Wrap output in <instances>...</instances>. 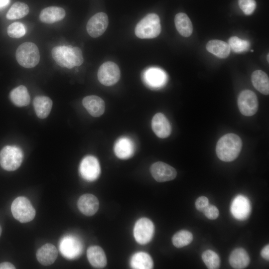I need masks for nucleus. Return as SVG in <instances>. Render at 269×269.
Masks as SVG:
<instances>
[{
  "label": "nucleus",
  "instance_id": "obj_1",
  "mask_svg": "<svg viewBox=\"0 0 269 269\" xmlns=\"http://www.w3.org/2000/svg\"><path fill=\"white\" fill-rule=\"evenodd\" d=\"M242 147L241 138L234 134H227L218 141L216 152L218 157L225 162L235 160L239 155Z\"/></svg>",
  "mask_w": 269,
  "mask_h": 269
},
{
  "label": "nucleus",
  "instance_id": "obj_2",
  "mask_svg": "<svg viewBox=\"0 0 269 269\" xmlns=\"http://www.w3.org/2000/svg\"><path fill=\"white\" fill-rule=\"evenodd\" d=\"M52 56L56 63L62 67L71 69L79 66L83 62L80 48L71 46H57L51 51Z\"/></svg>",
  "mask_w": 269,
  "mask_h": 269
},
{
  "label": "nucleus",
  "instance_id": "obj_3",
  "mask_svg": "<svg viewBox=\"0 0 269 269\" xmlns=\"http://www.w3.org/2000/svg\"><path fill=\"white\" fill-rule=\"evenodd\" d=\"M161 30L159 16L155 13H149L137 23L135 34L139 38H153L159 35Z\"/></svg>",
  "mask_w": 269,
  "mask_h": 269
},
{
  "label": "nucleus",
  "instance_id": "obj_4",
  "mask_svg": "<svg viewBox=\"0 0 269 269\" xmlns=\"http://www.w3.org/2000/svg\"><path fill=\"white\" fill-rule=\"evenodd\" d=\"M16 59L19 65L26 68H31L38 64L40 54L36 44L31 42L20 45L16 51Z\"/></svg>",
  "mask_w": 269,
  "mask_h": 269
},
{
  "label": "nucleus",
  "instance_id": "obj_5",
  "mask_svg": "<svg viewBox=\"0 0 269 269\" xmlns=\"http://www.w3.org/2000/svg\"><path fill=\"white\" fill-rule=\"evenodd\" d=\"M23 157V152L19 147L6 145L0 151V165L5 170L14 171L20 166Z\"/></svg>",
  "mask_w": 269,
  "mask_h": 269
},
{
  "label": "nucleus",
  "instance_id": "obj_6",
  "mask_svg": "<svg viewBox=\"0 0 269 269\" xmlns=\"http://www.w3.org/2000/svg\"><path fill=\"white\" fill-rule=\"evenodd\" d=\"M13 217L21 223L32 221L35 216V210L29 200L23 196L16 198L11 205Z\"/></svg>",
  "mask_w": 269,
  "mask_h": 269
},
{
  "label": "nucleus",
  "instance_id": "obj_7",
  "mask_svg": "<svg viewBox=\"0 0 269 269\" xmlns=\"http://www.w3.org/2000/svg\"><path fill=\"white\" fill-rule=\"evenodd\" d=\"M154 233V226L152 222L147 218H141L135 223L134 228V236L135 241L139 244L144 245L152 239Z\"/></svg>",
  "mask_w": 269,
  "mask_h": 269
},
{
  "label": "nucleus",
  "instance_id": "obj_8",
  "mask_svg": "<svg viewBox=\"0 0 269 269\" xmlns=\"http://www.w3.org/2000/svg\"><path fill=\"white\" fill-rule=\"evenodd\" d=\"M238 105L242 115L251 116L255 114L258 110V99L254 92L245 90L242 91L238 97Z\"/></svg>",
  "mask_w": 269,
  "mask_h": 269
},
{
  "label": "nucleus",
  "instance_id": "obj_9",
  "mask_svg": "<svg viewBox=\"0 0 269 269\" xmlns=\"http://www.w3.org/2000/svg\"><path fill=\"white\" fill-rule=\"evenodd\" d=\"M120 78V69L113 62L108 61L104 63L98 70V80L105 86H110L115 84L119 80Z\"/></svg>",
  "mask_w": 269,
  "mask_h": 269
},
{
  "label": "nucleus",
  "instance_id": "obj_10",
  "mask_svg": "<svg viewBox=\"0 0 269 269\" xmlns=\"http://www.w3.org/2000/svg\"><path fill=\"white\" fill-rule=\"evenodd\" d=\"M79 171L83 178L88 181L96 180L101 172V168L98 159L94 156L88 155L81 161Z\"/></svg>",
  "mask_w": 269,
  "mask_h": 269
},
{
  "label": "nucleus",
  "instance_id": "obj_11",
  "mask_svg": "<svg viewBox=\"0 0 269 269\" xmlns=\"http://www.w3.org/2000/svg\"><path fill=\"white\" fill-rule=\"evenodd\" d=\"M108 23V17L105 13H97L88 20L86 26L87 31L92 37H99L106 31Z\"/></svg>",
  "mask_w": 269,
  "mask_h": 269
},
{
  "label": "nucleus",
  "instance_id": "obj_12",
  "mask_svg": "<svg viewBox=\"0 0 269 269\" xmlns=\"http://www.w3.org/2000/svg\"><path fill=\"white\" fill-rule=\"evenodd\" d=\"M150 170L153 178L159 182L172 180L177 175L174 168L161 161L153 163L150 166Z\"/></svg>",
  "mask_w": 269,
  "mask_h": 269
},
{
  "label": "nucleus",
  "instance_id": "obj_13",
  "mask_svg": "<svg viewBox=\"0 0 269 269\" xmlns=\"http://www.w3.org/2000/svg\"><path fill=\"white\" fill-rule=\"evenodd\" d=\"M81 244L79 240L72 236H65L60 243V250L62 254L67 258L73 259L77 257L81 253Z\"/></svg>",
  "mask_w": 269,
  "mask_h": 269
},
{
  "label": "nucleus",
  "instance_id": "obj_14",
  "mask_svg": "<svg viewBox=\"0 0 269 269\" xmlns=\"http://www.w3.org/2000/svg\"><path fill=\"white\" fill-rule=\"evenodd\" d=\"M143 80L151 88H158L166 82L167 76L162 69L157 67H151L143 73Z\"/></svg>",
  "mask_w": 269,
  "mask_h": 269
},
{
  "label": "nucleus",
  "instance_id": "obj_15",
  "mask_svg": "<svg viewBox=\"0 0 269 269\" xmlns=\"http://www.w3.org/2000/svg\"><path fill=\"white\" fill-rule=\"evenodd\" d=\"M251 205L249 200L242 195L237 196L233 201L231 206V212L233 216L238 220H245L251 212Z\"/></svg>",
  "mask_w": 269,
  "mask_h": 269
},
{
  "label": "nucleus",
  "instance_id": "obj_16",
  "mask_svg": "<svg viewBox=\"0 0 269 269\" xmlns=\"http://www.w3.org/2000/svg\"><path fill=\"white\" fill-rule=\"evenodd\" d=\"M151 127L155 134L160 138L168 137L171 132V127L169 121L160 113L156 114L153 117Z\"/></svg>",
  "mask_w": 269,
  "mask_h": 269
},
{
  "label": "nucleus",
  "instance_id": "obj_17",
  "mask_svg": "<svg viewBox=\"0 0 269 269\" xmlns=\"http://www.w3.org/2000/svg\"><path fill=\"white\" fill-rule=\"evenodd\" d=\"M77 206L82 213L86 216H92L98 211L99 202L95 195L92 194H85L79 198Z\"/></svg>",
  "mask_w": 269,
  "mask_h": 269
},
{
  "label": "nucleus",
  "instance_id": "obj_18",
  "mask_svg": "<svg viewBox=\"0 0 269 269\" xmlns=\"http://www.w3.org/2000/svg\"><path fill=\"white\" fill-rule=\"evenodd\" d=\"M82 104L88 112L94 117H98L103 114L105 104L103 100L95 95L88 96L84 98Z\"/></svg>",
  "mask_w": 269,
  "mask_h": 269
},
{
  "label": "nucleus",
  "instance_id": "obj_19",
  "mask_svg": "<svg viewBox=\"0 0 269 269\" xmlns=\"http://www.w3.org/2000/svg\"><path fill=\"white\" fill-rule=\"evenodd\" d=\"M114 152L120 159H126L131 157L134 152V142L127 137L120 138L115 144Z\"/></svg>",
  "mask_w": 269,
  "mask_h": 269
},
{
  "label": "nucleus",
  "instance_id": "obj_20",
  "mask_svg": "<svg viewBox=\"0 0 269 269\" xmlns=\"http://www.w3.org/2000/svg\"><path fill=\"white\" fill-rule=\"evenodd\" d=\"M36 256L38 261L41 265L49 266L55 261L58 256V251L53 245L47 243L37 250Z\"/></svg>",
  "mask_w": 269,
  "mask_h": 269
},
{
  "label": "nucleus",
  "instance_id": "obj_21",
  "mask_svg": "<svg viewBox=\"0 0 269 269\" xmlns=\"http://www.w3.org/2000/svg\"><path fill=\"white\" fill-rule=\"evenodd\" d=\"M65 16V11L63 8L49 6L41 10L39 19L43 23L50 24L63 19Z\"/></svg>",
  "mask_w": 269,
  "mask_h": 269
},
{
  "label": "nucleus",
  "instance_id": "obj_22",
  "mask_svg": "<svg viewBox=\"0 0 269 269\" xmlns=\"http://www.w3.org/2000/svg\"><path fill=\"white\" fill-rule=\"evenodd\" d=\"M87 256L90 264L96 268L102 269L107 264V258L104 250L99 246L90 247L87 251Z\"/></svg>",
  "mask_w": 269,
  "mask_h": 269
},
{
  "label": "nucleus",
  "instance_id": "obj_23",
  "mask_svg": "<svg viewBox=\"0 0 269 269\" xmlns=\"http://www.w3.org/2000/svg\"><path fill=\"white\" fill-rule=\"evenodd\" d=\"M229 261L233 268L242 269L249 265L250 259L248 253L245 249L237 248L231 253Z\"/></svg>",
  "mask_w": 269,
  "mask_h": 269
},
{
  "label": "nucleus",
  "instance_id": "obj_24",
  "mask_svg": "<svg viewBox=\"0 0 269 269\" xmlns=\"http://www.w3.org/2000/svg\"><path fill=\"white\" fill-rule=\"evenodd\" d=\"M51 99L45 96H37L33 100V106L37 116L40 119L46 118L50 114L52 107Z\"/></svg>",
  "mask_w": 269,
  "mask_h": 269
},
{
  "label": "nucleus",
  "instance_id": "obj_25",
  "mask_svg": "<svg viewBox=\"0 0 269 269\" xmlns=\"http://www.w3.org/2000/svg\"><path fill=\"white\" fill-rule=\"evenodd\" d=\"M208 51L221 58H225L230 54L231 49L228 43L225 41L214 39L206 44Z\"/></svg>",
  "mask_w": 269,
  "mask_h": 269
},
{
  "label": "nucleus",
  "instance_id": "obj_26",
  "mask_svg": "<svg viewBox=\"0 0 269 269\" xmlns=\"http://www.w3.org/2000/svg\"><path fill=\"white\" fill-rule=\"evenodd\" d=\"M10 99L16 106H26L29 105L30 97L27 88L23 85L13 89L9 94Z\"/></svg>",
  "mask_w": 269,
  "mask_h": 269
},
{
  "label": "nucleus",
  "instance_id": "obj_27",
  "mask_svg": "<svg viewBox=\"0 0 269 269\" xmlns=\"http://www.w3.org/2000/svg\"><path fill=\"white\" fill-rule=\"evenodd\" d=\"M252 82L254 87L262 94L268 95L269 93V79L264 71L257 70L252 75Z\"/></svg>",
  "mask_w": 269,
  "mask_h": 269
},
{
  "label": "nucleus",
  "instance_id": "obj_28",
  "mask_svg": "<svg viewBox=\"0 0 269 269\" xmlns=\"http://www.w3.org/2000/svg\"><path fill=\"white\" fill-rule=\"evenodd\" d=\"M130 264L131 267L135 269H150L153 267L151 257L142 252L134 254L131 258Z\"/></svg>",
  "mask_w": 269,
  "mask_h": 269
},
{
  "label": "nucleus",
  "instance_id": "obj_29",
  "mask_svg": "<svg viewBox=\"0 0 269 269\" xmlns=\"http://www.w3.org/2000/svg\"><path fill=\"white\" fill-rule=\"evenodd\" d=\"M175 27L178 32L184 37H188L192 33L193 27L188 16L184 13H177L174 18Z\"/></svg>",
  "mask_w": 269,
  "mask_h": 269
},
{
  "label": "nucleus",
  "instance_id": "obj_30",
  "mask_svg": "<svg viewBox=\"0 0 269 269\" xmlns=\"http://www.w3.org/2000/svg\"><path fill=\"white\" fill-rule=\"evenodd\" d=\"M29 11V7L26 3L17 1L11 5L6 13V17L10 20L19 19L26 16Z\"/></svg>",
  "mask_w": 269,
  "mask_h": 269
},
{
  "label": "nucleus",
  "instance_id": "obj_31",
  "mask_svg": "<svg viewBox=\"0 0 269 269\" xmlns=\"http://www.w3.org/2000/svg\"><path fill=\"white\" fill-rule=\"evenodd\" d=\"M193 240V235L187 230H182L176 233L172 238L173 245L176 248H180L187 246Z\"/></svg>",
  "mask_w": 269,
  "mask_h": 269
},
{
  "label": "nucleus",
  "instance_id": "obj_32",
  "mask_svg": "<svg viewBox=\"0 0 269 269\" xmlns=\"http://www.w3.org/2000/svg\"><path fill=\"white\" fill-rule=\"evenodd\" d=\"M202 259L208 269H217L219 268L220 258L215 252L210 250L205 251L202 254Z\"/></svg>",
  "mask_w": 269,
  "mask_h": 269
},
{
  "label": "nucleus",
  "instance_id": "obj_33",
  "mask_svg": "<svg viewBox=\"0 0 269 269\" xmlns=\"http://www.w3.org/2000/svg\"><path fill=\"white\" fill-rule=\"evenodd\" d=\"M228 44L230 49L237 53L246 51L250 46V43L248 41L243 40L237 36L230 37Z\"/></svg>",
  "mask_w": 269,
  "mask_h": 269
},
{
  "label": "nucleus",
  "instance_id": "obj_34",
  "mask_svg": "<svg viewBox=\"0 0 269 269\" xmlns=\"http://www.w3.org/2000/svg\"><path fill=\"white\" fill-rule=\"evenodd\" d=\"M26 32L25 25L20 22H15L10 24L7 29V33L11 38H18L24 36Z\"/></svg>",
  "mask_w": 269,
  "mask_h": 269
},
{
  "label": "nucleus",
  "instance_id": "obj_35",
  "mask_svg": "<svg viewBox=\"0 0 269 269\" xmlns=\"http://www.w3.org/2000/svg\"><path fill=\"white\" fill-rule=\"evenodd\" d=\"M239 5L240 8L246 15L251 14L256 7L255 0H239Z\"/></svg>",
  "mask_w": 269,
  "mask_h": 269
},
{
  "label": "nucleus",
  "instance_id": "obj_36",
  "mask_svg": "<svg viewBox=\"0 0 269 269\" xmlns=\"http://www.w3.org/2000/svg\"><path fill=\"white\" fill-rule=\"evenodd\" d=\"M206 217L209 219L214 220L218 218L219 212L218 208L212 205H208L204 209L203 211Z\"/></svg>",
  "mask_w": 269,
  "mask_h": 269
},
{
  "label": "nucleus",
  "instance_id": "obj_37",
  "mask_svg": "<svg viewBox=\"0 0 269 269\" xmlns=\"http://www.w3.org/2000/svg\"><path fill=\"white\" fill-rule=\"evenodd\" d=\"M209 201L205 196H200L198 197L195 201V207L200 211H203L204 209L208 205Z\"/></svg>",
  "mask_w": 269,
  "mask_h": 269
},
{
  "label": "nucleus",
  "instance_id": "obj_38",
  "mask_svg": "<svg viewBox=\"0 0 269 269\" xmlns=\"http://www.w3.org/2000/svg\"><path fill=\"white\" fill-rule=\"evenodd\" d=\"M261 255L262 257L267 260L269 259V245H266L261 251Z\"/></svg>",
  "mask_w": 269,
  "mask_h": 269
},
{
  "label": "nucleus",
  "instance_id": "obj_39",
  "mask_svg": "<svg viewBox=\"0 0 269 269\" xmlns=\"http://www.w3.org/2000/svg\"><path fill=\"white\" fill-rule=\"evenodd\" d=\"M14 266L9 262H3L0 264V269H13Z\"/></svg>",
  "mask_w": 269,
  "mask_h": 269
},
{
  "label": "nucleus",
  "instance_id": "obj_40",
  "mask_svg": "<svg viewBox=\"0 0 269 269\" xmlns=\"http://www.w3.org/2000/svg\"><path fill=\"white\" fill-rule=\"evenodd\" d=\"M9 0H0V8L6 5L9 2Z\"/></svg>",
  "mask_w": 269,
  "mask_h": 269
},
{
  "label": "nucleus",
  "instance_id": "obj_41",
  "mask_svg": "<svg viewBox=\"0 0 269 269\" xmlns=\"http://www.w3.org/2000/svg\"><path fill=\"white\" fill-rule=\"evenodd\" d=\"M1 231H2V229H1V226L0 225V236L1 234Z\"/></svg>",
  "mask_w": 269,
  "mask_h": 269
},
{
  "label": "nucleus",
  "instance_id": "obj_42",
  "mask_svg": "<svg viewBox=\"0 0 269 269\" xmlns=\"http://www.w3.org/2000/svg\"><path fill=\"white\" fill-rule=\"evenodd\" d=\"M269 55L268 54V57H267L268 58H267V59H268V62H269Z\"/></svg>",
  "mask_w": 269,
  "mask_h": 269
},
{
  "label": "nucleus",
  "instance_id": "obj_43",
  "mask_svg": "<svg viewBox=\"0 0 269 269\" xmlns=\"http://www.w3.org/2000/svg\"><path fill=\"white\" fill-rule=\"evenodd\" d=\"M251 51H252V52H253V51H254V50H253L252 49V50H251Z\"/></svg>",
  "mask_w": 269,
  "mask_h": 269
}]
</instances>
